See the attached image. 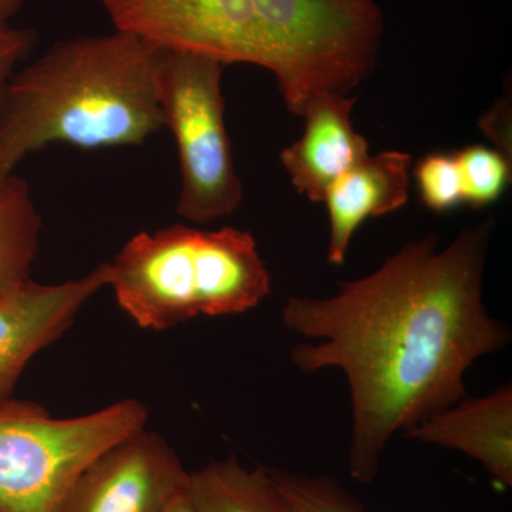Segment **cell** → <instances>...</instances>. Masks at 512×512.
Returning a JSON list of instances; mask_svg holds the SVG:
<instances>
[{"label": "cell", "mask_w": 512, "mask_h": 512, "mask_svg": "<svg viewBox=\"0 0 512 512\" xmlns=\"http://www.w3.org/2000/svg\"><path fill=\"white\" fill-rule=\"evenodd\" d=\"M491 229V220L467 225L444 248L436 234L413 239L335 295L282 306L285 328L306 339L291 350L293 366L346 377L357 483L375 481L393 437L467 396V370L510 342L484 303Z\"/></svg>", "instance_id": "cell-1"}, {"label": "cell", "mask_w": 512, "mask_h": 512, "mask_svg": "<svg viewBox=\"0 0 512 512\" xmlns=\"http://www.w3.org/2000/svg\"><path fill=\"white\" fill-rule=\"evenodd\" d=\"M164 50L113 30L60 40L16 70L0 104V174L62 143L141 146L163 126L157 73Z\"/></svg>", "instance_id": "cell-2"}, {"label": "cell", "mask_w": 512, "mask_h": 512, "mask_svg": "<svg viewBox=\"0 0 512 512\" xmlns=\"http://www.w3.org/2000/svg\"><path fill=\"white\" fill-rule=\"evenodd\" d=\"M109 264V288L138 328L164 332L198 316L252 311L272 291L254 235L174 224L138 232Z\"/></svg>", "instance_id": "cell-3"}, {"label": "cell", "mask_w": 512, "mask_h": 512, "mask_svg": "<svg viewBox=\"0 0 512 512\" xmlns=\"http://www.w3.org/2000/svg\"><path fill=\"white\" fill-rule=\"evenodd\" d=\"M254 64L274 74L302 117L320 94L348 96L375 70L383 10L376 0H252Z\"/></svg>", "instance_id": "cell-4"}, {"label": "cell", "mask_w": 512, "mask_h": 512, "mask_svg": "<svg viewBox=\"0 0 512 512\" xmlns=\"http://www.w3.org/2000/svg\"><path fill=\"white\" fill-rule=\"evenodd\" d=\"M147 420L136 399L67 419L29 400L0 403V512H55L84 468Z\"/></svg>", "instance_id": "cell-5"}, {"label": "cell", "mask_w": 512, "mask_h": 512, "mask_svg": "<svg viewBox=\"0 0 512 512\" xmlns=\"http://www.w3.org/2000/svg\"><path fill=\"white\" fill-rule=\"evenodd\" d=\"M225 64L192 53L164 52L157 73L163 126L180 158L178 215L192 224L221 220L244 198L225 126Z\"/></svg>", "instance_id": "cell-6"}, {"label": "cell", "mask_w": 512, "mask_h": 512, "mask_svg": "<svg viewBox=\"0 0 512 512\" xmlns=\"http://www.w3.org/2000/svg\"><path fill=\"white\" fill-rule=\"evenodd\" d=\"M114 30L164 52L254 64L252 0H101Z\"/></svg>", "instance_id": "cell-7"}, {"label": "cell", "mask_w": 512, "mask_h": 512, "mask_svg": "<svg viewBox=\"0 0 512 512\" xmlns=\"http://www.w3.org/2000/svg\"><path fill=\"white\" fill-rule=\"evenodd\" d=\"M188 474L170 444L146 427L84 468L55 512H165Z\"/></svg>", "instance_id": "cell-8"}, {"label": "cell", "mask_w": 512, "mask_h": 512, "mask_svg": "<svg viewBox=\"0 0 512 512\" xmlns=\"http://www.w3.org/2000/svg\"><path fill=\"white\" fill-rule=\"evenodd\" d=\"M109 286V264L62 284L32 278L0 293V403L12 399L23 370L62 338L84 305Z\"/></svg>", "instance_id": "cell-9"}, {"label": "cell", "mask_w": 512, "mask_h": 512, "mask_svg": "<svg viewBox=\"0 0 512 512\" xmlns=\"http://www.w3.org/2000/svg\"><path fill=\"white\" fill-rule=\"evenodd\" d=\"M355 104L356 97H315L302 114V137L279 156L295 190L315 204L336 178L369 156V143L353 127Z\"/></svg>", "instance_id": "cell-10"}, {"label": "cell", "mask_w": 512, "mask_h": 512, "mask_svg": "<svg viewBox=\"0 0 512 512\" xmlns=\"http://www.w3.org/2000/svg\"><path fill=\"white\" fill-rule=\"evenodd\" d=\"M413 157L400 150L369 154L336 178L325 192L330 265H343L357 229L370 218L399 211L409 202Z\"/></svg>", "instance_id": "cell-11"}, {"label": "cell", "mask_w": 512, "mask_h": 512, "mask_svg": "<svg viewBox=\"0 0 512 512\" xmlns=\"http://www.w3.org/2000/svg\"><path fill=\"white\" fill-rule=\"evenodd\" d=\"M407 439L460 451L503 487H512V387L464 396L407 431Z\"/></svg>", "instance_id": "cell-12"}, {"label": "cell", "mask_w": 512, "mask_h": 512, "mask_svg": "<svg viewBox=\"0 0 512 512\" xmlns=\"http://www.w3.org/2000/svg\"><path fill=\"white\" fill-rule=\"evenodd\" d=\"M185 494L197 512H293L269 468L251 470L235 457L191 471Z\"/></svg>", "instance_id": "cell-13"}, {"label": "cell", "mask_w": 512, "mask_h": 512, "mask_svg": "<svg viewBox=\"0 0 512 512\" xmlns=\"http://www.w3.org/2000/svg\"><path fill=\"white\" fill-rule=\"evenodd\" d=\"M40 232L29 184L15 173L0 174V293L30 278Z\"/></svg>", "instance_id": "cell-14"}, {"label": "cell", "mask_w": 512, "mask_h": 512, "mask_svg": "<svg viewBox=\"0 0 512 512\" xmlns=\"http://www.w3.org/2000/svg\"><path fill=\"white\" fill-rule=\"evenodd\" d=\"M464 205L473 210H483L503 197L511 183V157L495 147L481 144L464 147L454 153Z\"/></svg>", "instance_id": "cell-15"}, {"label": "cell", "mask_w": 512, "mask_h": 512, "mask_svg": "<svg viewBox=\"0 0 512 512\" xmlns=\"http://www.w3.org/2000/svg\"><path fill=\"white\" fill-rule=\"evenodd\" d=\"M269 471L293 512H369L332 478L302 476L275 468Z\"/></svg>", "instance_id": "cell-16"}, {"label": "cell", "mask_w": 512, "mask_h": 512, "mask_svg": "<svg viewBox=\"0 0 512 512\" xmlns=\"http://www.w3.org/2000/svg\"><path fill=\"white\" fill-rule=\"evenodd\" d=\"M412 177L421 204L427 210L444 214L464 205L463 185L454 153H433L421 157L412 167Z\"/></svg>", "instance_id": "cell-17"}, {"label": "cell", "mask_w": 512, "mask_h": 512, "mask_svg": "<svg viewBox=\"0 0 512 512\" xmlns=\"http://www.w3.org/2000/svg\"><path fill=\"white\" fill-rule=\"evenodd\" d=\"M35 30L16 28L12 23L0 22V104L6 86L20 63L28 59L36 45Z\"/></svg>", "instance_id": "cell-18"}, {"label": "cell", "mask_w": 512, "mask_h": 512, "mask_svg": "<svg viewBox=\"0 0 512 512\" xmlns=\"http://www.w3.org/2000/svg\"><path fill=\"white\" fill-rule=\"evenodd\" d=\"M26 0H0V22L12 23Z\"/></svg>", "instance_id": "cell-19"}, {"label": "cell", "mask_w": 512, "mask_h": 512, "mask_svg": "<svg viewBox=\"0 0 512 512\" xmlns=\"http://www.w3.org/2000/svg\"><path fill=\"white\" fill-rule=\"evenodd\" d=\"M165 512H197L192 507L190 500H188L185 491L183 494L178 495L177 498L170 504V507Z\"/></svg>", "instance_id": "cell-20"}]
</instances>
